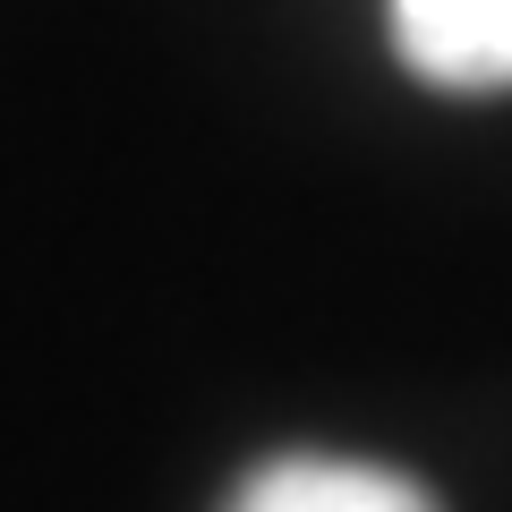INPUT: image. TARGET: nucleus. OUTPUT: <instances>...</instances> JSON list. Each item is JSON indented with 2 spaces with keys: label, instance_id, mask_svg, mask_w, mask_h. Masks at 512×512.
I'll list each match as a JSON object with an SVG mask.
<instances>
[{
  "label": "nucleus",
  "instance_id": "f257e3e1",
  "mask_svg": "<svg viewBox=\"0 0 512 512\" xmlns=\"http://www.w3.org/2000/svg\"><path fill=\"white\" fill-rule=\"evenodd\" d=\"M393 52L436 94H512V0H384Z\"/></svg>",
  "mask_w": 512,
  "mask_h": 512
},
{
  "label": "nucleus",
  "instance_id": "f03ea898",
  "mask_svg": "<svg viewBox=\"0 0 512 512\" xmlns=\"http://www.w3.org/2000/svg\"><path fill=\"white\" fill-rule=\"evenodd\" d=\"M222 512H444L419 478L350 453H274L231 487Z\"/></svg>",
  "mask_w": 512,
  "mask_h": 512
}]
</instances>
